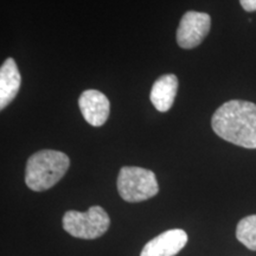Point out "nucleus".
I'll use <instances>...</instances> for the list:
<instances>
[{
    "label": "nucleus",
    "instance_id": "nucleus-1",
    "mask_svg": "<svg viewBox=\"0 0 256 256\" xmlns=\"http://www.w3.org/2000/svg\"><path fill=\"white\" fill-rule=\"evenodd\" d=\"M214 132L244 148H256V104L232 100L220 106L211 120Z\"/></svg>",
    "mask_w": 256,
    "mask_h": 256
},
{
    "label": "nucleus",
    "instance_id": "nucleus-2",
    "mask_svg": "<svg viewBox=\"0 0 256 256\" xmlns=\"http://www.w3.org/2000/svg\"><path fill=\"white\" fill-rule=\"evenodd\" d=\"M70 166L66 153L54 150H43L32 154L28 160L25 183L31 190H49L66 174Z\"/></svg>",
    "mask_w": 256,
    "mask_h": 256
},
{
    "label": "nucleus",
    "instance_id": "nucleus-3",
    "mask_svg": "<svg viewBox=\"0 0 256 256\" xmlns=\"http://www.w3.org/2000/svg\"><path fill=\"white\" fill-rule=\"evenodd\" d=\"M118 191L124 200L138 203L154 197L159 192V185L151 170L124 166L118 177Z\"/></svg>",
    "mask_w": 256,
    "mask_h": 256
},
{
    "label": "nucleus",
    "instance_id": "nucleus-4",
    "mask_svg": "<svg viewBox=\"0 0 256 256\" xmlns=\"http://www.w3.org/2000/svg\"><path fill=\"white\" fill-rule=\"evenodd\" d=\"M63 228L74 238L94 240L100 238L110 226V218L104 208L95 206L86 212L70 210L63 216Z\"/></svg>",
    "mask_w": 256,
    "mask_h": 256
},
{
    "label": "nucleus",
    "instance_id": "nucleus-5",
    "mask_svg": "<svg viewBox=\"0 0 256 256\" xmlns=\"http://www.w3.org/2000/svg\"><path fill=\"white\" fill-rule=\"evenodd\" d=\"M211 18L208 14L188 11L183 16L177 30V43L183 49H194L208 36Z\"/></svg>",
    "mask_w": 256,
    "mask_h": 256
},
{
    "label": "nucleus",
    "instance_id": "nucleus-6",
    "mask_svg": "<svg viewBox=\"0 0 256 256\" xmlns=\"http://www.w3.org/2000/svg\"><path fill=\"white\" fill-rule=\"evenodd\" d=\"M78 106L86 121L94 127H100L110 116V104L104 92L89 89L80 96Z\"/></svg>",
    "mask_w": 256,
    "mask_h": 256
},
{
    "label": "nucleus",
    "instance_id": "nucleus-7",
    "mask_svg": "<svg viewBox=\"0 0 256 256\" xmlns=\"http://www.w3.org/2000/svg\"><path fill=\"white\" fill-rule=\"evenodd\" d=\"M186 243L188 234L184 230H168L147 242L140 256H176Z\"/></svg>",
    "mask_w": 256,
    "mask_h": 256
},
{
    "label": "nucleus",
    "instance_id": "nucleus-8",
    "mask_svg": "<svg viewBox=\"0 0 256 256\" xmlns=\"http://www.w3.org/2000/svg\"><path fill=\"white\" fill-rule=\"evenodd\" d=\"M20 83L22 78L17 63L14 58H8L0 66V110L14 101Z\"/></svg>",
    "mask_w": 256,
    "mask_h": 256
},
{
    "label": "nucleus",
    "instance_id": "nucleus-9",
    "mask_svg": "<svg viewBox=\"0 0 256 256\" xmlns=\"http://www.w3.org/2000/svg\"><path fill=\"white\" fill-rule=\"evenodd\" d=\"M178 92V78L174 74L159 78L153 84L151 90V102L156 110L159 112H168L174 106L176 95Z\"/></svg>",
    "mask_w": 256,
    "mask_h": 256
},
{
    "label": "nucleus",
    "instance_id": "nucleus-10",
    "mask_svg": "<svg viewBox=\"0 0 256 256\" xmlns=\"http://www.w3.org/2000/svg\"><path fill=\"white\" fill-rule=\"evenodd\" d=\"M236 238L250 250L256 252V215L244 217L236 228Z\"/></svg>",
    "mask_w": 256,
    "mask_h": 256
},
{
    "label": "nucleus",
    "instance_id": "nucleus-11",
    "mask_svg": "<svg viewBox=\"0 0 256 256\" xmlns=\"http://www.w3.org/2000/svg\"><path fill=\"white\" fill-rule=\"evenodd\" d=\"M241 6L243 10L247 12H254L256 11V0H240Z\"/></svg>",
    "mask_w": 256,
    "mask_h": 256
}]
</instances>
